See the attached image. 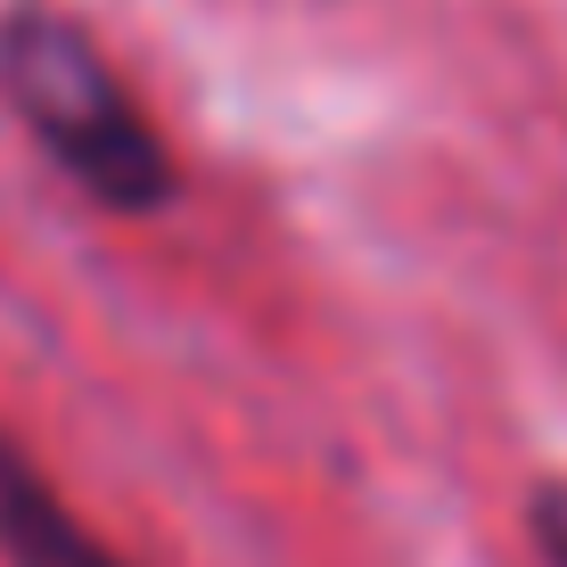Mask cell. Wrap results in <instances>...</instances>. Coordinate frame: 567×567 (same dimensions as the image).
I'll return each instance as SVG.
<instances>
[{
  "mask_svg": "<svg viewBox=\"0 0 567 567\" xmlns=\"http://www.w3.org/2000/svg\"><path fill=\"white\" fill-rule=\"evenodd\" d=\"M0 107L33 148L107 214H165L182 198L165 132L107 66L100 33L58 0H9L0 9Z\"/></svg>",
  "mask_w": 567,
  "mask_h": 567,
  "instance_id": "1",
  "label": "cell"
},
{
  "mask_svg": "<svg viewBox=\"0 0 567 567\" xmlns=\"http://www.w3.org/2000/svg\"><path fill=\"white\" fill-rule=\"evenodd\" d=\"M0 559L9 567H132L66 511V494L33 468V453L9 427H0Z\"/></svg>",
  "mask_w": 567,
  "mask_h": 567,
  "instance_id": "2",
  "label": "cell"
},
{
  "mask_svg": "<svg viewBox=\"0 0 567 567\" xmlns=\"http://www.w3.org/2000/svg\"><path fill=\"white\" fill-rule=\"evenodd\" d=\"M526 526H535V551L543 567H567V485H543L535 511H526Z\"/></svg>",
  "mask_w": 567,
  "mask_h": 567,
  "instance_id": "3",
  "label": "cell"
}]
</instances>
